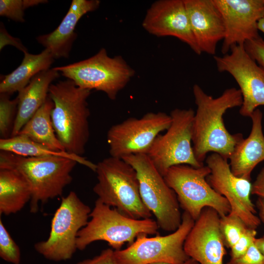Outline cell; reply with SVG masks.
Listing matches in <instances>:
<instances>
[{"label": "cell", "instance_id": "cell-28", "mask_svg": "<svg viewBox=\"0 0 264 264\" xmlns=\"http://www.w3.org/2000/svg\"><path fill=\"white\" fill-rule=\"evenodd\" d=\"M47 2L45 0H0V15L22 22H24V11L26 9Z\"/></svg>", "mask_w": 264, "mask_h": 264}, {"label": "cell", "instance_id": "cell-6", "mask_svg": "<svg viewBox=\"0 0 264 264\" xmlns=\"http://www.w3.org/2000/svg\"><path fill=\"white\" fill-rule=\"evenodd\" d=\"M79 87L101 91L112 100L134 76V70L120 56L111 57L105 48L84 60L53 67Z\"/></svg>", "mask_w": 264, "mask_h": 264}, {"label": "cell", "instance_id": "cell-5", "mask_svg": "<svg viewBox=\"0 0 264 264\" xmlns=\"http://www.w3.org/2000/svg\"><path fill=\"white\" fill-rule=\"evenodd\" d=\"M89 219L78 233L77 250H84L92 242L103 241L114 250H119L125 243L132 244L139 235L156 234L159 228L154 220L131 218L98 199Z\"/></svg>", "mask_w": 264, "mask_h": 264}, {"label": "cell", "instance_id": "cell-7", "mask_svg": "<svg viewBox=\"0 0 264 264\" xmlns=\"http://www.w3.org/2000/svg\"><path fill=\"white\" fill-rule=\"evenodd\" d=\"M136 171L143 202L155 218L159 228L173 232L180 226L182 215L175 192L168 185L147 154L122 158Z\"/></svg>", "mask_w": 264, "mask_h": 264}, {"label": "cell", "instance_id": "cell-12", "mask_svg": "<svg viewBox=\"0 0 264 264\" xmlns=\"http://www.w3.org/2000/svg\"><path fill=\"white\" fill-rule=\"evenodd\" d=\"M171 116L164 112H149L141 118L130 117L112 125L107 134L110 156L122 159L147 154L156 137L171 125Z\"/></svg>", "mask_w": 264, "mask_h": 264}, {"label": "cell", "instance_id": "cell-24", "mask_svg": "<svg viewBox=\"0 0 264 264\" xmlns=\"http://www.w3.org/2000/svg\"><path fill=\"white\" fill-rule=\"evenodd\" d=\"M0 151L8 152L25 157H62L73 160L94 172L96 169V164L83 156L66 151L53 150L22 134H17L6 139L0 138Z\"/></svg>", "mask_w": 264, "mask_h": 264}, {"label": "cell", "instance_id": "cell-22", "mask_svg": "<svg viewBox=\"0 0 264 264\" xmlns=\"http://www.w3.org/2000/svg\"><path fill=\"white\" fill-rule=\"evenodd\" d=\"M54 59L46 49L38 54L24 53L21 65L10 74L2 77L0 83V94L10 96L16 92L18 93L36 74L50 69Z\"/></svg>", "mask_w": 264, "mask_h": 264}, {"label": "cell", "instance_id": "cell-11", "mask_svg": "<svg viewBox=\"0 0 264 264\" xmlns=\"http://www.w3.org/2000/svg\"><path fill=\"white\" fill-rule=\"evenodd\" d=\"M195 221L184 212L181 224L176 231L153 237L140 234L126 248L114 250L115 258L118 264H183L190 258L184 250V244Z\"/></svg>", "mask_w": 264, "mask_h": 264}, {"label": "cell", "instance_id": "cell-21", "mask_svg": "<svg viewBox=\"0 0 264 264\" xmlns=\"http://www.w3.org/2000/svg\"><path fill=\"white\" fill-rule=\"evenodd\" d=\"M59 76V72L53 68L41 71L18 92L17 113L11 136L19 133L26 122L45 102L52 82Z\"/></svg>", "mask_w": 264, "mask_h": 264}, {"label": "cell", "instance_id": "cell-39", "mask_svg": "<svg viewBox=\"0 0 264 264\" xmlns=\"http://www.w3.org/2000/svg\"><path fill=\"white\" fill-rule=\"evenodd\" d=\"M152 264H172L166 263H154ZM183 264H199L195 260L190 258Z\"/></svg>", "mask_w": 264, "mask_h": 264}, {"label": "cell", "instance_id": "cell-36", "mask_svg": "<svg viewBox=\"0 0 264 264\" xmlns=\"http://www.w3.org/2000/svg\"><path fill=\"white\" fill-rule=\"evenodd\" d=\"M256 207L258 210L261 221L264 224V198L258 197L256 200Z\"/></svg>", "mask_w": 264, "mask_h": 264}, {"label": "cell", "instance_id": "cell-10", "mask_svg": "<svg viewBox=\"0 0 264 264\" xmlns=\"http://www.w3.org/2000/svg\"><path fill=\"white\" fill-rule=\"evenodd\" d=\"M194 114L192 109L173 110L170 126L165 133L156 137L147 154L163 176L174 166L199 168L204 165L196 159L192 146Z\"/></svg>", "mask_w": 264, "mask_h": 264}, {"label": "cell", "instance_id": "cell-8", "mask_svg": "<svg viewBox=\"0 0 264 264\" xmlns=\"http://www.w3.org/2000/svg\"><path fill=\"white\" fill-rule=\"evenodd\" d=\"M74 191L62 198L51 220L47 239L36 242L35 250L44 258L60 262L70 259L77 250L78 232L87 224L91 212Z\"/></svg>", "mask_w": 264, "mask_h": 264}, {"label": "cell", "instance_id": "cell-15", "mask_svg": "<svg viewBox=\"0 0 264 264\" xmlns=\"http://www.w3.org/2000/svg\"><path fill=\"white\" fill-rule=\"evenodd\" d=\"M222 16L225 36L221 52L226 54L236 45H243L260 35L258 22L264 14V0H213Z\"/></svg>", "mask_w": 264, "mask_h": 264}, {"label": "cell", "instance_id": "cell-1", "mask_svg": "<svg viewBox=\"0 0 264 264\" xmlns=\"http://www.w3.org/2000/svg\"><path fill=\"white\" fill-rule=\"evenodd\" d=\"M193 92L197 106L192 126L193 149L196 159L203 164L207 154L213 152L228 160L243 136L241 133L231 134L225 127L223 116L228 110L242 106L240 89L227 88L214 98L195 84Z\"/></svg>", "mask_w": 264, "mask_h": 264}, {"label": "cell", "instance_id": "cell-2", "mask_svg": "<svg viewBox=\"0 0 264 264\" xmlns=\"http://www.w3.org/2000/svg\"><path fill=\"white\" fill-rule=\"evenodd\" d=\"M91 90L67 79L52 84L48 94L54 103L51 117L57 137L65 150L80 156L90 136V111L87 99Z\"/></svg>", "mask_w": 264, "mask_h": 264}, {"label": "cell", "instance_id": "cell-20", "mask_svg": "<svg viewBox=\"0 0 264 264\" xmlns=\"http://www.w3.org/2000/svg\"><path fill=\"white\" fill-rule=\"evenodd\" d=\"M252 126L246 138L236 146L230 157V169L235 176L251 179L253 169L264 160V135L262 128L263 113L256 109L251 116Z\"/></svg>", "mask_w": 264, "mask_h": 264}, {"label": "cell", "instance_id": "cell-14", "mask_svg": "<svg viewBox=\"0 0 264 264\" xmlns=\"http://www.w3.org/2000/svg\"><path fill=\"white\" fill-rule=\"evenodd\" d=\"M230 53L214 57L218 71L229 73L240 88L242 103L240 113L250 117L260 106H264V69L248 54L243 45H236Z\"/></svg>", "mask_w": 264, "mask_h": 264}, {"label": "cell", "instance_id": "cell-29", "mask_svg": "<svg viewBox=\"0 0 264 264\" xmlns=\"http://www.w3.org/2000/svg\"><path fill=\"white\" fill-rule=\"evenodd\" d=\"M0 257L12 264H19L21 253L19 246L13 240L0 219Z\"/></svg>", "mask_w": 264, "mask_h": 264}, {"label": "cell", "instance_id": "cell-9", "mask_svg": "<svg viewBox=\"0 0 264 264\" xmlns=\"http://www.w3.org/2000/svg\"><path fill=\"white\" fill-rule=\"evenodd\" d=\"M210 174L206 166L195 168L188 165L171 167L163 176L175 192L180 207L196 220L202 210L210 207L220 217L228 214L230 205L225 198L216 192L207 180Z\"/></svg>", "mask_w": 264, "mask_h": 264}, {"label": "cell", "instance_id": "cell-31", "mask_svg": "<svg viewBox=\"0 0 264 264\" xmlns=\"http://www.w3.org/2000/svg\"><path fill=\"white\" fill-rule=\"evenodd\" d=\"M243 46L248 54L264 69V39L259 36L246 41Z\"/></svg>", "mask_w": 264, "mask_h": 264}, {"label": "cell", "instance_id": "cell-33", "mask_svg": "<svg viewBox=\"0 0 264 264\" xmlns=\"http://www.w3.org/2000/svg\"><path fill=\"white\" fill-rule=\"evenodd\" d=\"M76 264H118L114 256V250L110 248L103 250L97 256L80 261Z\"/></svg>", "mask_w": 264, "mask_h": 264}, {"label": "cell", "instance_id": "cell-38", "mask_svg": "<svg viewBox=\"0 0 264 264\" xmlns=\"http://www.w3.org/2000/svg\"><path fill=\"white\" fill-rule=\"evenodd\" d=\"M258 29L264 33V14L258 22Z\"/></svg>", "mask_w": 264, "mask_h": 264}, {"label": "cell", "instance_id": "cell-34", "mask_svg": "<svg viewBox=\"0 0 264 264\" xmlns=\"http://www.w3.org/2000/svg\"><path fill=\"white\" fill-rule=\"evenodd\" d=\"M0 50L4 46L11 45L14 46L23 53L27 52V49L23 45L21 41L11 36L5 29L3 23L1 22L0 30Z\"/></svg>", "mask_w": 264, "mask_h": 264}, {"label": "cell", "instance_id": "cell-16", "mask_svg": "<svg viewBox=\"0 0 264 264\" xmlns=\"http://www.w3.org/2000/svg\"><path fill=\"white\" fill-rule=\"evenodd\" d=\"M220 216L210 207L204 208L189 233L184 249L199 264H223L227 252L220 228Z\"/></svg>", "mask_w": 264, "mask_h": 264}, {"label": "cell", "instance_id": "cell-17", "mask_svg": "<svg viewBox=\"0 0 264 264\" xmlns=\"http://www.w3.org/2000/svg\"><path fill=\"white\" fill-rule=\"evenodd\" d=\"M145 30L157 37L172 36L188 44L198 55L200 51L192 33L184 0H160L147 11Z\"/></svg>", "mask_w": 264, "mask_h": 264}, {"label": "cell", "instance_id": "cell-26", "mask_svg": "<svg viewBox=\"0 0 264 264\" xmlns=\"http://www.w3.org/2000/svg\"><path fill=\"white\" fill-rule=\"evenodd\" d=\"M248 227L235 214L229 213L220 217V228L225 247L231 248Z\"/></svg>", "mask_w": 264, "mask_h": 264}, {"label": "cell", "instance_id": "cell-18", "mask_svg": "<svg viewBox=\"0 0 264 264\" xmlns=\"http://www.w3.org/2000/svg\"><path fill=\"white\" fill-rule=\"evenodd\" d=\"M191 30L201 51L216 53L218 43L225 36L221 14L213 0H184Z\"/></svg>", "mask_w": 264, "mask_h": 264}, {"label": "cell", "instance_id": "cell-35", "mask_svg": "<svg viewBox=\"0 0 264 264\" xmlns=\"http://www.w3.org/2000/svg\"><path fill=\"white\" fill-rule=\"evenodd\" d=\"M251 195H255L264 198V167L262 168L252 183Z\"/></svg>", "mask_w": 264, "mask_h": 264}, {"label": "cell", "instance_id": "cell-23", "mask_svg": "<svg viewBox=\"0 0 264 264\" xmlns=\"http://www.w3.org/2000/svg\"><path fill=\"white\" fill-rule=\"evenodd\" d=\"M31 198L30 187L18 172L0 169V214L9 215L21 211Z\"/></svg>", "mask_w": 264, "mask_h": 264}, {"label": "cell", "instance_id": "cell-37", "mask_svg": "<svg viewBox=\"0 0 264 264\" xmlns=\"http://www.w3.org/2000/svg\"><path fill=\"white\" fill-rule=\"evenodd\" d=\"M254 243L263 256L264 261V235L260 238H256Z\"/></svg>", "mask_w": 264, "mask_h": 264}, {"label": "cell", "instance_id": "cell-30", "mask_svg": "<svg viewBox=\"0 0 264 264\" xmlns=\"http://www.w3.org/2000/svg\"><path fill=\"white\" fill-rule=\"evenodd\" d=\"M257 231L256 229L247 228L237 242L231 248L230 258H236L243 255L254 242Z\"/></svg>", "mask_w": 264, "mask_h": 264}, {"label": "cell", "instance_id": "cell-27", "mask_svg": "<svg viewBox=\"0 0 264 264\" xmlns=\"http://www.w3.org/2000/svg\"><path fill=\"white\" fill-rule=\"evenodd\" d=\"M10 96L0 94V135L1 139L11 137L18 109V99H10Z\"/></svg>", "mask_w": 264, "mask_h": 264}, {"label": "cell", "instance_id": "cell-4", "mask_svg": "<svg viewBox=\"0 0 264 264\" xmlns=\"http://www.w3.org/2000/svg\"><path fill=\"white\" fill-rule=\"evenodd\" d=\"M97 182L93 188L97 199L134 219L151 218L141 198L135 169L123 159L110 156L96 164Z\"/></svg>", "mask_w": 264, "mask_h": 264}, {"label": "cell", "instance_id": "cell-13", "mask_svg": "<svg viewBox=\"0 0 264 264\" xmlns=\"http://www.w3.org/2000/svg\"><path fill=\"white\" fill-rule=\"evenodd\" d=\"M206 162L210 169L207 180L216 192L228 200L230 213L239 216L248 227L256 229L261 221L250 198L251 179L234 175L227 159L218 154L208 156Z\"/></svg>", "mask_w": 264, "mask_h": 264}, {"label": "cell", "instance_id": "cell-19", "mask_svg": "<svg viewBox=\"0 0 264 264\" xmlns=\"http://www.w3.org/2000/svg\"><path fill=\"white\" fill-rule=\"evenodd\" d=\"M100 3L98 0H73L59 26L49 33L38 36L37 42L48 50L54 59L68 58L77 38L75 30L78 21L87 13L96 10Z\"/></svg>", "mask_w": 264, "mask_h": 264}, {"label": "cell", "instance_id": "cell-3", "mask_svg": "<svg viewBox=\"0 0 264 264\" xmlns=\"http://www.w3.org/2000/svg\"><path fill=\"white\" fill-rule=\"evenodd\" d=\"M78 163L59 156L25 157L8 152H0V169L19 173L31 191L30 212H38L40 204L61 196L72 180L71 172Z\"/></svg>", "mask_w": 264, "mask_h": 264}, {"label": "cell", "instance_id": "cell-32", "mask_svg": "<svg viewBox=\"0 0 264 264\" xmlns=\"http://www.w3.org/2000/svg\"><path fill=\"white\" fill-rule=\"evenodd\" d=\"M226 264H264V259L254 242L242 256L230 258Z\"/></svg>", "mask_w": 264, "mask_h": 264}, {"label": "cell", "instance_id": "cell-25", "mask_svg": "<svg viewBox=\"0 0 264 264\" xmlns=\"http://www.w3.org/2000/svg\"><path fill=\"white\" fill-rule=\"evenodd\" d=\"M53 107V102L48 94L45 102L18 134L25 135L53 150L66 151L58 140L53 126L51 112Z\"/></svg>", "mask_w": 264, "mask_h": 264}]
</instances>
